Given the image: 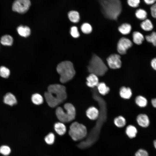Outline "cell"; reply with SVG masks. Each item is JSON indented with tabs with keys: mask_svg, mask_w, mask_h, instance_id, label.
I'll list each match as a JSON object with an SVG mask.
<instances>
[{
	"mask_svg": "<svg viewBox=\"0 0 156 156\" xmlns=\"http://www.w3.org/2000/svg\"><path fill=\"white\" fill-rule=\"evenodd\" d=\"M132 45V43L129 39L123 37L118 41L117 46V51L121 55L125 54L127 50Z\"/></svg>",
	"mask_w": 156,
	"mask_h": 156,
	"instance_id": "8",
	"label": "cell"
},
{
	"mask_svg": "<svg viewBox=\"0 0 156 156\" xmlns=\"http://www.w3.org/2000/svg\"><path fill=\"white\" fill-rule=\"evenodd\" d=\"M125 132L129 138H133L136 137L137 133V130L134 126L129 125L127 127Z\"/></svg>",
	"mask_w": 156,
	"mask_h": 156,
	"instance_id": "17",
	"label": "cell"
},
{
	"mask_svg": "<svg viewBox=\"0 0 156 156\" xmlns=\"http://www.w3.org/2000/svg\"><path fill=\"white\" fill-rule=\"evenodd\" d=\"M88 71L96 75H104L108 68L102 59L96 54H93L88 66Z\"/></svg>",
	"mask_w": 156,
	"mask_h": 156,
	"instance_id": "5",
	"label": "cell"
},
{
	"mask_svg": "<svg viewBox=\"0 0 156 156\" xmlns=\"http://www.w3.org/2000/svg\"><path fill=\"white\" fill-rule=\"evenodd\" d=\"M135 156H148V154L146 150L140 149L136 152Z\"/></svg>",
	"mask_w": 156,
	"mask_h": 156,
	"instance_id": "35",
	"label": "cell"
},
{
	"mask_svg": "<svg viewBox=\"0 0 156 156\" xmlns=\"http://www.w3.org/2000/svg\"><path fill=\"white\" fill-rule=\"evenodd\" d=\"M119 94L122 98L125 99H129L132 95V92L130 88L123 86L120 89Z\"/></svg>",
	"mask_w": 156,
	"mask_h": 156,
	"instance_id": "14",
	"label": "cell"
},
{
	"mask_svg": "<svg viewBox=\"0 0 156 156\" xmlns=\"http://www.w3.org/2000/svg\"><path fill=\"white\" fill-rule=\"evenodd\" d=\"M151 12L152 17L156 18V3L153 4L151 7Z\"/></svg>",
	"mask_w": 156,
	"mask_h": 156,
	"instance_id": "36",
	"label": "cell"
},
{
	"mask_svg": "<svg viewBox=\"0 0 156 156\" xmlns=\"http://www.w3.org/2000/svg\"><path fill=\"white\" fill-rule=\"evenodd\" d=\"M151 65L152 68L156 70V57L153 58L151 61Z\"/></svg>",
	"mask_w": 156,
	"mask_h": 156,
	"instance_id": "37",
	"label": "cell"
},
{
	"mask_svg": "<svg viewBox=\"0 0 156 156\" xmlns=\"http://www.w3.org/2000/svg\"><path fill=\"white\" fill-rule=\"evenodd\" d=\"M64 109L61 107H58L55 111L58 119L61 122H67L73 120L76 115V110L74 106L70 103H65Z\"/></svg>",
	"mask_w": 156,
	"mask_h": 156,
	"instance_id": "4",
	"label": "cell"
},
{
	"mask_svg": "<svg viewBox=\"0 0 156 156\" xmlns=\"http://www.w3.org/2000/svg\"><path fill=\"white\" fill-rule=\"evenodd\" d=\"M144 2L147 5L153 4L156 1V0H143Z\"/></svg>",
	"mask_w": 156,
	"mask_h": 156,
	"instance_id": "38",
	"label": "cell"
},
{
	"mask_svg": "<svg viewBox=\"0 0 156 156\" xmlns=\"http://www.w3.org/2000/svg\"><path fill=\"white\" fill-rule=\"evenodd\" d=\"M55 139L54 134L52 133H50L45 137L44 140L47 144L52 145L54 143Z\"/></svg>",
	"mask_w": 156,
	"mask_h": 156,
	"instance_id": "31",
	"label": "cell"
},
{
	"mask_svg": "<svg viewBox=\"0 0 156 156\" xmlns=\"http://www.w3.org/2000/svg\"><path fill=\"white\" fill-rule=\"evenodd\" d=\"M135 15L138 19L144 20L146 19L147 17V13L144 10L142 9H138L135 12Z\"/></svg>",
	"mask_w": 156,
	"mask_h": 156,
	"instance_id": "27",
	"label": "cell"
},
{
	"mask_svg": "<svg viewBox=\"0 0 156 156\" xmlns=\"http://www.w3.org/2000/svg\"><path fill=\"white\" fill-rule=\"evenodd\" d=\"M70 33L74 38H77L79 36V34L76 27L73 26L70 29Z\"/></svg>",
	"mask_w": 156,
	"mask_h": 156,
	"instance_id": "34",
	"label": "cell"
},
{
	"mask_svg": "<svg viewBox=\"0 0 156 156\" xmlns=\"http://www.w3.org/2000/svg\"><path fill=\"white\" fill-rule=\"evenodd\" d=\"M87 117L92 120H96L98 118L99 112V110L95 107L92 106L87 110L86 112Z\"/></svg>",
	"mask_w": 156,
	"mask_h": 156,
	"instance_id": "12",
	"label": "cell"
},
{
	"mask_svg": "<svg viewBox=\"0 0 156 156\" xmlns=\"http://www.w3.org/2000/svg\"><path fill=\"white\" fill-rule=\"evenodd\" d=\"M138 124L143 127H148L150 124V120L148 116L146 114H140L138 115L136 118Z\"/></svg>",
	"mask_w": 156,
	"mask_h": 156,
	"instance_id": "11",
	"label": "cell"
},
{
	"mask_svg": "<svg viewBox=\"0 0 156 156\" xmlns=\"http://www.w3.org/2000/svg\"><path fill=\"white\" fill-rule=\"evenodd\" d=\"M31 4L30 0H15L12 5V10L19 13L23 14L28 11Z\"/></svg>",
	"mask_w": 156,
	"mask_h": 156,
	"instance_id": "7",
	"label": "cell"
},
{
	"mask_svg": "<svg viewBox=\"0 0 156 156\" xmlns=\"http://www.w3.org/2000/svg\"><path fill=\"white\" fill-rule=\"evenodd\" d=\"M135 102L138 106L141 107H145L148 103L147 99L143 96L141 95L138 96L136 97Z\"/></svg>",
	"mask_w": 156,
	"mask_h": 156,
	"instance_id": "25",
	"label": "cell"
},
{
	"mask_svg": "<svg viewBox=\"0 0 156 156\" xmlns=\"http://www.w3.org/2000/svg\"><path fill=\"white\" fill-rule=\"evenodd\" d=\"M13 42V38L9 35H5L2 36L0 40L1 43L4 46H11Z\"/></svg>",
	"mask_w": 156,
	"mask_h": 156,
	"instance_id": "20",
	"label": "cell"
},
{
	"mask_svg": "<svg viewBox=\"0 0 156 156\" xmlns=\"http://www.w3.org/2000/svg\"><path fill=\"white\" fill-rule=\"evenodd\" d=\"M153 144L155 148L156 149V140L154 141Z\"/></svg>",
	"mask_w": 156,
	"mask_h": 156,
	"instance_id": "40",
	"label": "cell"
},
{
	"mask_svg": "<svg viewBox=\"0 0 156 156\" xmlns=\"http://www.w3.org/2000/svg\"><path fill=\"white\" fill-rule=\"evenodd\" d=\"M133 42L138 45L141 44L144 40L143 34L139 32L135 31L133 34Z\"/></svg>",
	"mask_w": 156,
	"mask_h": 156,
	"instance_id": "19",
	"label": "cell"
},
{
	"mask_svg": "<svg viewBox=\"0 0 156 156\" xmlns=\"http://www.w3.org/2000/svg\"><path fill=\"white\" fill-rule=\"evenodd\" d=\"M86 127L82 124L75 122L70 125L68 133L74 141H77L85 138L87 135Z\"/></svg>",
	"mask_w": 156,
	"mask_h": 156,
	"instance_id": "6",
	"label": "cell"
},
{
	"mask_svg": "<svg viewBox=\"0 0 156 156\" xmlns=\"http://www.w3.org/2000/svg\"><path fill=\"white\" fill-rule=\"evenodd\" d=\"M115 125L119 128L124 127L126 124V120L123 116H120L115 118L114 121Z\"/></svg>",
	"mask_w": 156,
	"mask_h": 156,
	"instance_id": "24",
	"label": "cell"
},
{
	"mask_svg": "<svg viewBox=\"0 0 156 156\" xmlns=\"http://www.w3.org/2000/svg\"><path fill=\"white\" fill-rule=\"evenodd\" d=\"M54 129L56 132L59 135H62L66 132V127L62 122H57L54 125Z\"/></svg>",
	"mask_w": 156,
	"mask_h": 156,
	"instance_id": "16",
	"label": "cell"
},
{
	"mask_svg": "<svg viewBox=\"0 0 156 156\" xmlns=\"http://www.w3.org/2000/svg\"><path fill=\"white\" fill-rule=\"evenodd\" d=\"M127 2L129 6L133 8H136L139 6L140 0H127Z\"/></svg>",
	"mask_w": 156,
	"mask_h": 156,
	"instance_id": "33",
	"label": "cell"
},
{
	"mask_svg": "<svg viewBox=\"0 0 156 156\" xmlns=\"http://www.w3.org/2000/svg\"><path fill=\"white\" fill-rule=\"evenodd\" d=\"M82 32L85 34H89L92 31V28L90 24L88 23H83L81 27Z\"/></svg>",
	"mask_w": 156,
	"mask_h": 156,
	"instance_id": "30",
	"label": "cell"
},
{
	"mask_svg": "<svg viewBox=\"0 0 156 156\" xmlns=\"http://www.w3.org/2000/svg\"><path fill=\"white\" fill-rule=\"evenodd\" d=\"M151 102L153 106L156 108V98L152 99Z\"/></svg>",
	"mask_w": 156,
	"mask_h": 156,
	"instance_id": "39",
	"label": "cell"
},
{
	"mask_svg": "<svg viewBox=\"0 0 156 156\" xmlns=\"http://www.w3.org/2000/svg\"><path fill=\"white\" fill-rule=\"evenodd\" d=\"M3 102L5 104L12 106L17 103L16 99L14 95L11 93H7L4 96Z\"/></svg>",
	"mask_w": 156,
	"mask_h": 156,
	"instance_id": "13",
	"label": "cell"
},
{
	"mask_svg": "<svg viewBox=\"0 0 156 156\" xmlns=\"http://www.w3.org/2000/svg\"><path fill=\"white\" fill-rule=\"evenodd\" d=\"M140 26L143 30L146 31L151 30L153 27L151 21L148 19L144 20L141 23Z\"/></svg>",
	"mask_w": 156,
	"mask_h": 156,
	"instance_id": "22",
	"label": "cell"
},
{
	"mask_svg": "<svg viewBox=\"0 0 156 156\" xmlns=\"http://www.w3.org/2000/svg\"><path fill=\"white\" fill-rule=\"evenodd\" d=\"M44 96L48 105L54 107L66 99V88L60 84L51 85L48 87L47 91L45 93Z\"/></svg>",
	"mask_w": 156,
	"mask_h": 156,
	"instance_id": "1",
	"label": "cell"
},
{
	"mask_svg": "<svg viewBox=\"0 0 156 156\" xmlns=\"http://www.w3.org/2000/svg\"><path fill=\"white\" fill-rule=\"evenodd\" d=\"M68 18L70 20L74 23L78 22L80 20V15L79 13L75 10L70 11L68 14Z\"/></svg>",
	"mask_w": 156,
	"mask_h": 156,
	"instance_id": "21",
	"label": "cell"
},
{
	"mask_svg": "<svg viewBox=\"0 0 156 156\" xmlns=\"http://www.w3.org/2000/svg\"><path fill=\"white\" fill-rule=\"evenodd\" d=\"M107 61L108 66L111 68L118 69L121 66L120 56L118 54L111 55L107 58Z\"/></svg>",
	"mask_w": 156,
	"mask_h": 156,
	"instance_id": "9",
	"label": "cell"
},
{
	"mask_svg": "<svg viewBox=\"0 0 156 156\" xmlns=\"http://www.w3.org/2000/svg\"><path fill=\"white\" fill-rule=\"evenodd\" d=\"M16 29L18 34L21 36L27 37L30 34V29L28 26L20 25L17 27Z\"/></svg>",
	"mask_w": 156,
	"mask_h": 156,
	"instance_id": "15",
	"label": "cell"
},
{
	"mask_svg": "<svg viewBox=\"0 0 156 156\" xmlns=\"http://www.w3.org/2000/svg\"><path fill=\"white\" fill-rule=\"evenodd\" d=\"M86 81V85L88 87L91 88L97 86L99 83L97 76L92 73H91L87 77Z\"/></svg>",
	"mask_w": 156,
	"mask_h": 156,
	"instance_id": "10",
	"label": "cell"
},
{
	"mask_svg": "<svg viewBox=\"0 0 156 156\" xmlns=\"http://www.w3.org/2000/svg\"><path fill=\"white\" fill-rule=\"evenodd\" d=\"M60 75V81L64 83L71 79L74 77L75 71L73 63L69 61H64L59 64L56 68Z\"/></svg>",
	"mask_w": 156,
	"mask_h": 156,
	"instance_id": "3",
	"label": "cell"
},
{
	"mask_svg": "<svg viewBox=\"0 0 156 156\" xmlns=\"http://www.w3.org/2000/svg\"><path fill=\"white\" fill-rule=\"evenodd\" d=\"M97 87L99 93L103 95L107 94L110 90L109 88L103 82L99 83Z\"/></svg>",
	"mask_w": 156,
	"mask_h": 156,
	"instance_id": "18",
	"label": "cell"
},
{
	"mask_svg": "<svg viewBox=\"0 0 156 156\" xmlns=\"http://www.w3.org/2000/svg\"><path fill=\"white\" fill-rule=\"evenodd\" d=\"M10 74V70L3 66L0 67V76L1 77L7 78L9 77Z\"/></svg>",
	"mask_w": 156,
	"mask_h": 156,
	"instance_id": "28",
	"label": "cell"
},
{
	"mask_svg": "<svg viewBox=\"0 0 156 156\" xmlns=\"http://www.w3.org/2000/svg\"><path fill=\"white\" fill-rule=\"evenodd\" d=\"M31 100L33 103L36 105H40L43 102L42 96L38 93H35L33 94L31 96Z\"/></svg>",
	"mask_w": 156,
	"mask_h": 156,
	"instance_id": "26",
	"label": "cell"
},
{
	"mask_svg": "<svg viewBox=\"0 0 156 156\" xmlns=\"http://www.w3.org/2000/svg\"><path fill=\"white\" fill-rule=\"evenodd\" d=\"M100 3L105 17L111 20L117 19L122 10L120 0H101Z\"/></svg>",
	"mask_w": 156,
	"mask_h": 156,
	"instance_id": "2",
	"label": "cell"
},
{
	"mask_svg": "<svg viewBox=\"0 0 156 156\" xmlns=\"http://www.w3.org/2000/svg\"><path fill=\"white\" fill-rule=\"evenodd\" d=\"M145 38L147 42L151 43L155 46H156V32H153L149 35H147Z\"/></svg>",
	"mask_w": 156,
	"mask_h": 156,
	"instance_id": "29",
	"label": "cell"
},
{
	"mask_svg": "<svg viewBox=\"0 0 156 156\" xmlns=\"http://www.w3.org/2000/svg\"><path fill=\"white\" fill-rule=\"evenodd\" d=\"M118 29L121 34L124 35H126L130 32L131 29V26L129 24L124 23L120 26Z\"/></svg>",
	"mask_w": 156,
	"mask_h": 156,
	"instance_id": "23",
	"label": "cell"
},
{
	"mask_svg": "<svg viewBox=\"0 0 156 156\" xmlns=\"http://www.w3.org/2000/svg\"><path fill=\"white\" fill-rule=\"evenodd\" d=\"M11 152L10 148L6 145H3L0 147V153L4 155H8Z\"/></svg>",
	"mask_w": 156,
	"mask_h": 156,
	"instance_id": "32",
	"label": "cell"
}]
</instances>
